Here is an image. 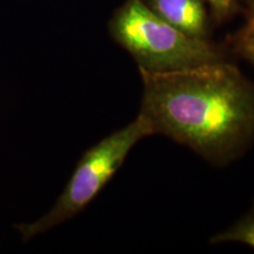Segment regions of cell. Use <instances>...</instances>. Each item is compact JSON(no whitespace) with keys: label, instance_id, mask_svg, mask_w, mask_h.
<instances>
[{"label":"cell","instance_id":"1","mask_svg":"<svg viewBox=\"0 0 254 254\" xmlns=\"http://www.w3.org/2000/svg\"><path fill=\"white\" fill-rule=\"evenodd\" d=\"M140 72V113L155 134L226 165L254 140V82L225 59L184 71Z\"/></svg>","mask_w":254,"mask_h":254},{"label":"cell","instance_id":"2","mask_svg":"<svg viewBox=\"0 0 254 254\" xmlns=\"http://www.w3.org/2000/svg\"><path fill=\"white\" fill-rule=\"evenodd\" d=\"M109 32L133 57L139 71L177 72L225 59L218 46L187 36L158 17L142 0H126L117 8Z\"/></svg>","mask_w":254,"mask_h":254},{"label":"cell","instance_id":"3","mask_svg":"<svg viewBox=\"0 0 254 254\" xmlns=\"http://www.w3.org/2000/svg\"><path fill=\"white\" fill-rule=\"evenodd\" d=\"M155 134L144 114L111 133L85 152L55 206L38 220L14 225L24 243L81 213L118 172L127 155L141 139Z\"/></svg>","mask_w":254,"mask_h":254},{"label":"cell","instance_id":"4","mask_svg":"<svg viewBox=\"0 0 254 254\" xmlns=\"http://www.w3.org/2000/svg\"><path fill=\"white\" fill-rule=\"evenodd\" d=\"M166 23L187 36L207 39L208 19L205 0H142Z\"/></svg>","mask_w":254,"mask_h":254},{"label":"cell","instance_id":"5","mask_svg":"<svg viewBox=\"0 0 254 254\" xmlns=\"http://www.w3.org/2000/svg\"><path fill=\"white\" fill-rule=\"evenodd\" d=\"M211 243H240L254 249V211L241 218L228 230L215 234Z\"/></svg>","mask_w":254,"mask_h":254},{"label":"cell","instance_id":"6","mask_svg":"<svg viewBox=\"0 0 254 254\" xmlns=\"http://www.w3.org/2000/svg\"><path fill=\"white\" fill-rule=\"evenodd\" d=\"M234 49L239 55L254 65V23L249 20L233 39Z\"/></svg>","mask_w":254,"mask_h":254},{"label":"cell","instance_id":"7","mask_svg":"<svg viewBox=\"0 0 254 254\" xmlns=\"http://www.w3.org/2000/svg\"><path fill=\"white\" fill-rule=\"evenodd\" d=\"M211 7L212 17L217 23H222L237 9V0H205Z\"/></svg>","mask_w":254,"mask_h":254},{"label":"cell","instance_id":"8","mask_svg":"<svg viewBox=\"0 0 254 254\" xmlns=\"http://www.w3.org/2000/svg\"><path fill=\"white\" fill-rule=\"evenodd\" d=\"M247 4H249L250 18L254 17V0H247Z\"/></svg>","mask_w":254,"mask_h":254},{"label":"cell","instance_id":"9","mask_svg":"<svg viewBox=\"0 0 254 254\" xmlns=\"http://www.w3.org/2000/svg\"><path fill=\"white\" fill-rule=\"evenodd\" d=\"M250 20H251V21H253V23H254V17H251V18H250Z\"/></svg>","mask_w":254,"mask_h":254}]
</instances>
